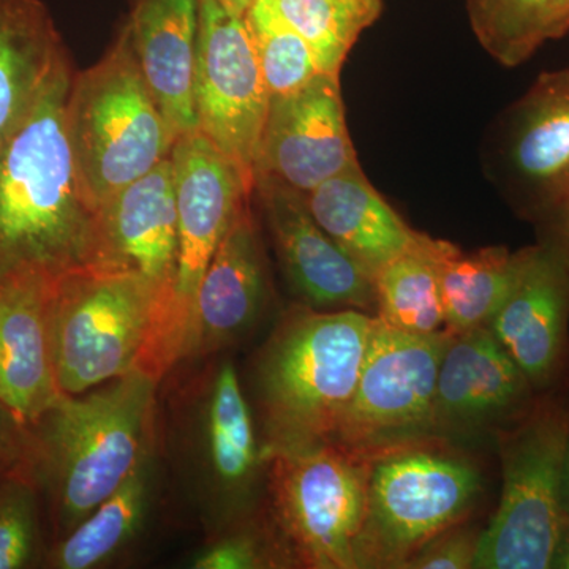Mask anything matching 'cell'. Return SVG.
<instances>
[{"instance_id":"obj_17","label":"cell","mask_w":569,"mask_h":569,"mask_svg":"<svg viewBox=\"0 0 569 569\" xmlns=\"http://www.w3.org/2000/svg\"><path fill=\"white\" fill-rule=\"evenodd\" d=\"M277 257L301 306L316 310H376L373 279L313 219L305 194L258 182ZM376 316V313H373Z\"/></svg>"},{"instance_id":"obj_16","label":"cell","mask_w":569,"mask_h":569,"mask_svg":"<svg viewBox=\"0 0 569 569\" xmlns=\"http://www.w3.org/2000/svg\"><path fill=\"white\" fill-rule=\"evenodd\" d=\"M488 328L538 395L569 383V264L538 242L526 247Z\"/></svg>"},{"instance_id":"obj_31","label":"cell","mask_w":569,"mask_h":569,"mask_svg":"<svg viewBox=\"0 0 569 569\" xmlns=\"http://www.w3.org/2000/svg\"><path fill=\"white\" fill-rule=\"evenodd\" d=\"M290 563L271 527L230 526L227 533L194 557L197 569H261Z\"/></svg>"},{"instance_id":"obj_25","label":"cell","mask_w":569,"mask_h":569,"mask_svg":"<svg viewBox=\"0 0 569 569\" xmlns=\"http://www.w3.org/2000/svg\"><path fill=\"white\" fill-rule=\"evenodd\" d=\"M156 449V448H153ZM149 451L132 475L102 501L91 515L56 541L48 556V567L56 569H92L103 567L121 552L138 533L149 505L156 456Z\"/></svg>"},{"instance_id":"obj_18","label":"cell","mask_w":569,"mask_h":569,"mask_svg":"<svg viewBox=\"0 0 569 569\" xmlns=\"http://www.w3.org/2000/svg\"><path fill=\"white\" fill-rule=\"evenodd\" d=\"M269 301L268 268L252 203L236 217L217 247L194 299L186 359L222 353L260 325Z\"/></svg>"},{"instance_id":"obj_5","label":"cell","mask_w":569,"mask_h":569,"mask_svg":"<svg viewBox=\"0 0 569 569\" xmlns=\"http://www.w3.org/2000/svg\"><path fill=\"white\" fill-rule=\"evenodd\" d=\"M569 438V383L541 392L530 410L497 432L501 492L479 533L477 569H550L565 518L561 501Z\"/></svg>"},{"instance_id":"obj_11","label":"cell","mask_w":569,"mask_h":569,"mask_svg":"<svg viewBox=\"0 0 569 569\" xmlns=\"http://www.w3.org/2000/svg\"><path fill=\"white\" fill-rule=\"evenodd\" d=\"M193 107L198 132L231 160L254 190L269 93L244 18L200 0Z\"/></svg>"},{"instance_id":"obj_3","label":"cell","mask_w":569,"mask_h":569,"mask_svg":"<svg viewBox=\"0 0 569 569\" xmlns=\"http://www.w3.org/2000/svg\"><path fill=\"white\" fill-rule=\"evenodd\" d=\"M373 313L298 306L254 362L263 456L331 441L355 395Z\"/></svg>"},{"instance_id":"obj_34","label":"cell","mask_w":569,"mask_h":569,"mask_svg":"<svg viewBox=\"0 0 569 569\" xmlns=\"http://www.w3.org/2000/svg\"><path fill=\"white\" fill-rule=\"evenodd\" d=\"M31 447V426L0 402V478L28 471Z\"/></svg>"},{"instance_id":"obj_22","label":"cell","mask_w":569,"mask_h":569,"mask_svg":"<svg viewBox=\"0 0 569 569\" xmlns=\"http://www.w3.org/2000/svg\"><path fill=\"white\" fill-rule=\"evenodd\" d=\"M306 204L325 233L372 279L419 236L373 189L361 168L320 183L306 194Z\"/></svg>"},{"instance_id":"obj_9","label":"cell","mask_w":569,"mask_h":569,"mask_svg":"<svg viewBox=\"0 0 569 569\" xmlns=\"http://www.w3.org/2000/svg\"><path fill=\"white\" fill-rule=\"evenodd\" d=\"M449 339L448 331L411 335L376 318L355 395L332 443L370 460L433 440V397Z\"/></svg>"},{"instance_id":"obj_21","label":"cell","mask_w":569,"mask_h":569,"mask_svg":"<svg viewBox=\"0 0 569 569\" xmlns=\"http://www.w3.org/2000/svg\"><path fill=\"white\" fill-rule=\"evenodd\" d=\"M200 0H132L127 36L176 140L198 132L193 107Z\"/></svg>"},{"instance_id":"obj_19","label":"cell","mask_w":569,"mask_h":569,"mask_svg":"<svg viewBox=\"0 0 569 569\" xmlns=\"http://www.w3.org/2000/svg\"><path fill=\"white\" fill-rule=\"evenodd\" d=\"M500 153L507 192L531 220L569 181V67L539 74L512 104Z\"/></svg>"},{"instance_id":"obj_28","label":"cell","mask_w":569,"mask_h":569,"mask_svg":"<svg viewBox=\"0 0 569 569\" xmlns=\"http://www.w3.org/2000/svg\"><path fill=\"white\" fill-rule=\"evenodd\" d=\"M309 43L323 73L340 74L361 33L381 17L383 0H254Z\"/></svg>"},{"instance_id":"obj_4","label":"cell","mask_w":569,"mask_h":569,"mask_svg":"<svg viewBox=\"0 0 569 569\" xmlns=\"http://www.w3.org/2000/svg\"><path fill=\"white\" fill-rule=\"evenodd\" d=\"M66 130L82 189L99 212L170 159L174 133L142 77L126 29L99 62L71 77Z\"/></svg>"},{"instance_id":"obj_10","label":"cell","mask_w":569,"mask_h":569,"mask_svg":"<svg viewBox=\"0 0 569 569\" xmlns=\"http://www.w3.org/2000/svg\"><path fill=\"white\" fill-rule=\"evenodd\" d=\"M100 219L110 269L132 272L152 290L151 328L134 369L160 383L179 362L173 343L178 206L171 157L108 201Z\"/></svg>"},{"instance_id":"obj_2","label":"cell","mask_w":569,"mask_h":569,"mask_svg":"<svg viewBox=\"0 0 569 569\" xmlns=\"http://www.w3.org/2000/svg\"><path fill=\"white\" fill-rule=\"evenodd\" d=\"M159 381L140 369L62 395L33 425L28 473L50 497L58 539L112 496L156 448Z\"/></svg>"},{"instance_id":"obj_37","label":"cell","mask_w":569,"mask_h":569,"mask_svg":"<svg viewBox=\"0 0 569 569\" xmlns=\"http://www.w3.org/2000/svg\"><path fill=\"white\" fill-rule=\"evenodd\" d=\"M217 2L230 11V13L236 14V17L244 18L247 11L253 6L254 0H217Z\"/></svg>"},{"instance_id":"obj_13","label":"cell","mask_w":569,"mask_h":569,"mask_svg":"<svg viewBox=\"0 0 569 569\" xmlns=\"http://www.w3.org/2000/svg\"><path fill=\"white\" fill-rule=\"evenodd\" d=\"M190 448L201 498L213 523L244 520L266 466L252 408L231 359L213 362L194 381Z\"/></svg>"},{"instance_id":"obj_6","label":"cell","mask_w":569,"mask_h":569,"mask_svg":"<svg viewBox=\"0 0 569 569\" xmlns=\"http://www.w3.org/2000/svg\"><path fill=\"white\" fill-rule=\"evenodd\" d=\"M485 490L477 463L443 440L403 445L370 459L358 569H403L427 542L467 522Z\"/></svg>"},{"instance_id":"obj_14","label":"cell","mask_w":569,"mask_h":569,"mask_svg":"<svg viewBox=\"0 0 569 569\" xmlns=\"http://www.w3.org/2000/svg\"><path fill=\"white\" fill-rule=\"evenodd\" d=\"M361 168L348 133L340 74H317L290 96L269 99L254 186L272 182L301 194Z\"/></svg>"},{"instance_id":"obj_30","label":"cell","mask_w":569,"mask_h":569,"mask_svg":"<svg viewBox=\"0 0 569 569\" xmlns=\"http://www.w3.org/2000/svg\"><path fill=\"white\" fill-rule=\"evenodd\" d=\"M39 488L28 471L0 478V569L40 560Z\"/></svg>"},{"instance_id":"obj_24","label":"cell","mask_w":569,"mask_h":569,"mask_svg":"<svg viewBox=\"0 0 569 569\" xmlns=\"http://www.w3.org/2000/svg\"><path fill=\"white\" fill-rule=\"evenodd\" d=\"M523 258L526 249L492 246L463 253L445 242L438 261L445 331L460 335L488 326L518 279Z\"/></svg>"},{"instance_id":"obj_26","label":"cell","mask_w":569,"mask_h":569,"mask_svg":"<svg viewBox=\"0 0 569 569\" xmlns=\"http://www.w3.org/2000/svg\"><path fill=\"white\" fill-rule=\"evenodd\" d=\"M445 242L419 233L406 253L385 266L373 279L376 317L411 335L445 331L438 261Z\"/></svg>"},{"instance_id":"obj_1","label":"cell","mask_w":569,"mask_h":569,"mask_svg":"<svg viewBox=\"0 0 569 569\" xmlns=\"http://www.w3.org/2000/svg\"><path fill=\"white\" fill-rule=\"evenodd\" d=\"M70 61L0 148V282L110 269L102 219L82 189L67 138Z\"/></svg>"},{"instance_id":"obj_23","label":"cell","mask_w":569,"mask_h":569,"mask_svg":"<svg viewBox=\"0 0 569 569\" xmlns=\"http://www.w3.org/2000/svg\"><path fill=\"white\" fill-rule=\"evenodd\" d=\"M70 61L41 0H0V148Z\"/></svg>"},{"instance_id":"obj_12","label":"cell","mask_w":569,"mask_h":569,"mask_svg":"<svg viewBox=\"0 0 569 569\" xmlns=\"http://www.w3.org/2000/svg\"><path fill=\"white\" fill-rule=\"evenodd\" d=\"M171 163L178 206L173 343L183 361L206 269L236 217L252 203L254 190L242 171L200 132L176 140Z\"/></svg>"},{"instance_id":"obj_8","label":"cell","mask_w":569,"mask_h":569,"mask_svg":"<svg viewBox=\"0 0 569 569\" xmlns=\"http://www.w3.org/2000/svg\"><path fill=\"white\" fill-rule=\"evenodd\" d=\"M152 313V290L132 272L84 269L58 277L52 347L62 395H82L133 370Z\"/></svg>"},{"instance_id":"obj_29","label":"cell","mask_w":569,"mask_h":569,"mask_svg":"<svg viewBox=\"0 0 569 569\" xmlns=\"http://www.w3.org/2000/svg\"><path fill=\"white\" fill-rule=\"evenodd\" d=\"M244 21L269 99L290 96L321 73L309 43L263 7L253 3Z\"/></svg>"},{"instance_id":"obj_36","label":"cell","mask_w":569,"mask_h":569,"mask_svg":"<svg viewBox=\"0 0 569 569\" xmlns=\"http://www.w3.org/2000/svg\"><path fill=\"white\" fill-rule=\"evenodd\" d=\"M561 501H563L565 518L569 519V438L565 452L563 478H561Z\"/></svg>"},{"instance_id":"obj_33","label":"cell","mask_w":569,"mask_h":569,"mask_svg":"<svg viewBox=\"0 0 569 569\" xmlns=\"http://www.w3.org/2000/svg\"><path fill=\"white\" fill-rule=\"evenodd\" d=\"M531 222L537 228L538 244L569 264V181L535 213Z\"/></svg>"},{"instance_id":"obj_20","label":"cell","mask_w":569,"mask_h":569,"mask_svg":"<svg viewBox=\"0 0 569 569\" xmlns=\"http://www.w3.org/2000/svg\"><path fill=\"white\" fill-rule=\"evenodd\" d=\"M54 280L24 272L0 282V402L29 426L62 396L52 347Z\"/></svg>"},{"instance_id":"obj_7","label":"cell","mask_w":569,"mask_h":569,"mask_svg":"<svg viewBox=\"0 0 569 569\" xmlns=\"http://www.w3.org/2000/svg\"><path fill=\"white\" fill-rule=\"evenodd\" d=\"M271 530L290 563L358 569L370 460L332 441L266 456Z\"/></svg>"},{"instance_id":"obj_27","label":"cell","mask_w":569,"mask_h":569,"mask_svg":"<svg viewBox=\"0 0 569 569\" xmlns=\"http://www.w3.org/2000/svg\"><path fill=\"white\" fill-rule=\"evenodd\" d=\"M467 11L479 44L507 69L569 32V0H467Z\"/></svg>"},{"instance_id":"obj_35","label":"cell","mask_w":569,"mask_h":569,"mask_svg":"<svg viewBox=\"0 0 569 569\" xmlns=\"http://www.w3.org/2000/svg\"><path fill=\"white\" fill-rule=\"evenodd\" d=\"M552 568L569 569V519L565 522L563 533H561L559 546H557Z\"/></svg>"},{"instance_id":"obj_15","label":"cell","mask_w":569,"mask_h":569,"mask_svg":"<svg viewBox=\"0 0 569 569\" xmlns=\"http://www.w3.org/2000/svg\"><path fill=\"white\" fill-rule=\"evenodd\" d=\"M537 396L488 326L451 335L438 369L430 437H496L522 418Z\"/></svg>"},{"instance_id":"obj_32","label":"cell","mask_w":569,"mask_h":569,"mask_svg":"<svg viewBox=\"0 0 569 569\" xmlns=\"http://www.w3.org/2000/svg\"><path fill=\"white\" fill-rule=\"evenodd\" d=\"M481 530L466 522L438 535L415 553L403 569H468L473 568Z\"/></svg>"}]
</instances>
